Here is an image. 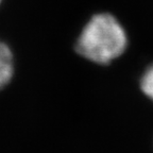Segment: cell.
<instances>
[{"mask_svg": "<svg viewBox=\"0 0 153 153\" xmlns=\"http://www.w3.org/2000/svg\"><path fill=\"white\" fill-rule=\"evenodd\" d=\"M140 88L143 93L153 101V63L145 70L141 76Z\"/></svg>", "mask_w": 153, "mask_h": 153, "instance_id": "3", "label": "cell"}, {"mask_svg": "<svg viewBox=\"0 0 153 153\" xmlns=\"http://www.w3.org/2000/svg\"><path fill=\"white\" fill-rule=\"evenodd\" d=\"M126 30L113 15L101 13L91 17L76 42V52L100 65L110 64L126 51Z\"/></svg>", "mask_w": 153, "mask_h": 153, "instance_id": "1", "label": "cell"}, {"mask_svg": "<svg viewBox=\"0 0 153 153\" xmlns=\"http://www.w3.org/2000/svg\"><path fill=\"white\" fill-rule=\"evenodd\" d=\"M13 55L7 45L0 42V89L10 82L13 76Z\"/></svg>", "mask_w": 153, "mask_h": 153, "instance_id": "2", "label": "cell"}]
</instances>
